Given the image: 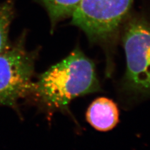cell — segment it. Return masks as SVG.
Masks as SVG:
<instances>
[{"mask_svg":"<svg viewBox=\"0 0 150 150\" xmlns=\"http://www.w3.org/2000/svg\"><path fill=\"white\" fill-rule=\"evenodd\" d=\"M86 118L89 124L98 131L111 130L119 121L118 106L109 98H98L88 107Z\"/></svg>","mask_w":150,"mask_h":150,"instance_id":"5","label":"cell"},{"mask_svg":"<svg viewBox=\"0 0 150 150\" xmlns=\"http://www.w3.org/2000/svg\"><path fill=\"white\" fill-rule=\"evenodd\" d=\"M101 91L95 63L76 48L40 75L29 96L49 115L59 111L73 118L69 108L73 100Z\"/></svg>","mask_w":150,"mask_h":150,"instance_id":"1","label":"cell"},{"mask_svg":"<svg viewBox=\"0 0 150 150\" xmlns=\"http://www.w3.org/2000/svg\"><path fill=\"white\" fill-rule=\"evenodd\" d=\"M50 19L52 28L60 21L71 17L81 0H40Z\"/></svg>","mask_w":150,"mask_h":150,"instance_id":"6","label":"cell"},{"mask_svg":"<svg viewBox=\"0 0 150 150\" xmlns=\"http://www.w3.org/2000/svg\"><path fill=\"white\" fill-rule=\"evenodd\" d=\"M122 41L126 70L119 95L125 105H131L150 96V21L142 16L131 19Z\"/></svg>","mask_w":150,"mask_h":150,"instance_id":"2","label":"cell"},{"mask_svg":"<svg viewBox=\"0 0 150 150\" xmlns=\"http://www.w3.org/2000/svg\"><path fill=\"white\" fill-rule=\"evenodd\" d=\"M26 35L0 54V106L16 109L18 101L30 96L38 51H28Z\"/></svg>","mask_w":150,"mask_h":150,"instance_id":"4","label":"cell"},{"mask_svg":"<svg viewBox=\"0 0 150 150\" xmlns=\"http://www.w3.org/2000/svg\"><path fill=\"white\" fill-rule=\"evenodd\" d=\"M133 0H81L74 12L71 23L81 29L93 43L106 51V76L114 71L112 46L120 25Z\"/></svg>","mask_w":150,"mask_h":150,"instance_id":"3","label":"cell"},{"mask_svg":"<svg viewBox=\"0 0 150 150\" xmlns=\"http://www.w3.org/2000/svg\"><path fill=\"white\" fill-rule=\"evenodd\" d=\"M15 10V0H6L0 3V54L11 45L9 33Z\"/></svg>","mask_w":150,"mask_h":150,"instance_id":"7","label":"cell"}]
</instances>
